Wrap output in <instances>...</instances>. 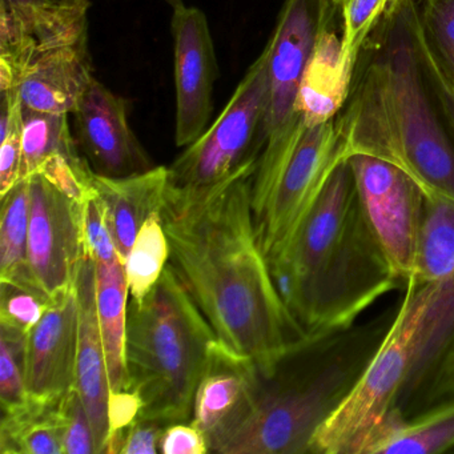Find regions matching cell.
<instances>
[{
  "mask_svg": "<svg viewBox=\"0 0 454 454\" xmlns=\"http://www.w3.org/2000/svg\"><path fill=\"white\" fill-rule=\"evenodd\" d=\"M27 270L50 297L75 286L87 254L84 204L60 192L43 175L30 177Z\"/></svg>",
  "mask_w": 454,
  "mask_h": 454,
  "instance_id": "cell-10",
  "label": "cell"
},
{
  "mask_svg": "<svg viewBox=\"0 0 454 454\" xmlns=\"http://www.w3.org/2000/svg\"><path fill=\"white\" fill-rule=\"evenodd\" d=\"M84 239L87 254L95 262H110L121 259L106 219L105 207L95 191L84 203Z\"/></svg>",
  "mask_w": 454,
  "mask_h": 454,
  "instance_id": "cell-34",
  "label": "cell"
},
{
  "mask_svg": "<svg viewBox=\"0 0 454 454\" xmlns=\"http://www.w3.org/2000/svg\"><path fill=\"white\" fill-rule=\"evenodd\" d=\"M30 179H20L2 196L0 216V280L35 284L27 270L30 224ZM39 288V286H38Z\"/></svg>",
  "mask_w": 454,
  "mask_h": 454,
  "instance_id": "cell-25",
  "label": "cell"
},
{
  "mask_svg": "<svg viewBox=\"0 0 454 454\" xmlns=\"http://www.w3.org/2000/svg\"><path fill=\"white\" fill-rule=\"evenodd\" d=\"M334 121L347 158L395 164L427 198L454 201V139L425 70L413 0L390 4L361 50Z\"/></svg>",
  "mask_w": 454,
  "mask_h": 454,
  "instance_id": "cell-2",
  "label": "cell"
},
{
  "mask_svg": "<svg viewBox=\"0 0 454 454\" xmlns=\"http://www.w3.org/2000/svg\"><path fill=\"white\" fill-rule=\"evenodd\" d=\"M419 35L427 78H429L433 91H434L435 99H437L438 106H440L441 113H442L443 119H445L446 124H448L449 129H450L451 137L454 139V86L446 78L445 74L442 73L440 66L435 63L429 50L425 46L424 41H422L421 31H419Z\"/></svg>",
  "mask_w": 454,
  "mask_h": 454,
  "instance_id": "cell-37",
  "label": "cell"
},
{
  "mask_svg": "<svg viewBox=\"0 0 454 454\" xmlns=\"http://www.w3.org/2000/svg\"><path fill=\"white\" fill-rule=\"evenodd\" d=\"M248 171L196 200L164 195L169 264L217 341L270 376L310 340L281 300L260 246Z\"/></svg>",
  "mask_w": 454,
  "mask_h": 454,
  "instance_id": "cell-1",
  "label": "cell"
},
{
  "mask_svg": "<svg viewBox=\"0 0 454 454\" xmlns=\"http://www.w3.org/2000/svg\"><path fill=\"white\" fill-rule=\"evenodd\" d=\"M167 427L159 422L137 419L124 429V443L121 454L160 453V440Z\"/></svg>",
  "mask_w": 454,
  "mask_h": 454,
  "instance_id": "cell-38",
  "label": "cell"
},
{
  "mask_svg": "<svg viewBox=\"0 0 454 454\" xmlns=\"http://www.w3.org/2000/svg\"><path fill=\"white\" fill-rule=\"evenodd\" d=\"M169 262V243L160 212H153L140 228L124 262L129 297L143 300L156 286Z\"/></svg>",
  "mask_w": 454,
  "mask_h": 454,
  "instance_id": "cell-27",
  "label": "cell"
},
{
  "mask_svg": "<svg viewBox=\"0 0 454 454\" xmlns=\"http://www.w3.org/2000/svg\"><path fill=\"white\" fill-rule=\"evenodd\" d=\"M260 372L249 358L217 341L209 347L193 403L192 422L207 442L227 429L246 408Z\"/></svg>",
  "mask_w": 454,
  "mask_h": 454,
  "instance_id": "cell-17",
  "label": "cell"
},
{
  "mask_svg": "<svg viewBox=\"0 0 454 454\" xmlns=\"http://www.w3.org/2000/svg\"><path fill=\"white\" fill-rule=\"evenodd\" d=\"M392 2H395V0H392Z\"/></svg>",
  "mask_w": 454,
  "mask_h": 454,
  "instance_id": "cell-42",
  "label": "cell"
},
{
  "mask_svg": "<svg viewBox=\"0 0 454 454\" xmlns=\"http://www.w3.org/2000/svg\"><path fill=\"white\" fill-rule=\"evenodd\" d=\"M454 451V393L413 416L395 411L369 454H440Z\"/></svg>",
  "mask_w": 454,
  "mask_h": 454,
  "instance_id": "cell-21",
  "label": "cell"
},
{
  "mask_svg": "<svg viewBox=\"0 0 454 454\" xmlns=\"http://www.w3.org/2000/svg\"><path fill=\"white\" fill-rule=\"evenodd\" d=\"M454 393V326L450 333L443 340L441 347L435 352L434 357L430 361L429 366L425 371L421 381L417 385L411 398L419 400L422 409L427 408L432 403L449 397Z\"/></svg>",
  "mask_w": 454,
  "mask_h": 454,
  "instance_id": "cell-32",
  "label": "cell"
},
{
  "mask_svg": "<svg viewBox=\"0 0 454 454\" xmlns=\"http://www.w3.org/2000/svg\"><path fill=\"white\" fill-rule=\"evenodd\" d=\"M453 453H454V451H453Z\"/></svg>",
  "mask_w": 454,
  "mask_h": 454,
  "instance_id": "cell-43",
  "label": "cell"
},
{
  "mask_svg": "<svg viewBox=\"0 0 454 454\" xmlns=\"http://www.w3.org/2000/svg\"><path fill=\"white\" fill-rule=\"evenodd\" d=\"M422 41L454 86V0H413Z\"/></svg>",
  "mask_w": 454,
  "mask_h": 454,
  "instance_id": "cell-28",
  "label": "cell"
},
{
  "mask_svg": "<svg viewBox=\"0 0 454 454\" xmlns=\"http://www.w3.org/2000/svg\"><path fill=\"white\" fill-rule=\"evenodd\" d=\"M166 2L172 7V10L180 9V7L185 6L184 0H166Z\"/></svg>",
  "mask_w": 454,
  "mask_h": 454,
  "instance_id": "cell-41",
  "label": "cell"
},
{
  "mask_svg": "<svg viewBox=\"0 0 454 454\" xmlns=\"http://www.w3.org/2000/svg\"><path fill=\"white\" fill-rule=\"evenodd\" d=\"M62 413L65 421V454L97 453L91 419L75 387L63 397Z\"/></svg>",
  "mask_w": 454,
  "mask_h": 454,
  "instance_id": "cell-33",
  "label": "cell"
},
{
  "mask_svg": "<svg viewBox=\"0 0 454 454\" xmlns=\"http://www.w3.org/2000/svg\"><path fill=\"white\" fill-rule=\"evenodd\" d=\"M90 0L43 4L0 2V92L14 90L39 58L89 43Z\"/></svg>",
  "mask_w": 454,
  "mask_h": 454,
  "instance_id": "cell-11",
  "label": "cell"
},
{
  "mask_svg": "<svg viewBox=\"0 0 454 454\" xmlns=\"http://www.w3.org/2000/svg\"><path fill=\"white\" fill-rule=\"evenodd\" d=\"M341 25L342 58L355 73L361 50L389 9L392 0H333Z\"/></svg>",
  "mask_w": 454,
  "mask_h": 454,
  "instance_id": "cell-29",
  "label": "cell"
},
{
  "mask_svg": "<svg viewBox=\"0 0 454 454\" xmlns=\"http://www.w3.org/2000/svg\"><path fill=\"white\" fill-rule=\"evenodd\" d=\"M268 108L270 52L265 46L216 121L168 167L167 198L196 200L254 171L267 142Z\"/></svg>",
  "mask_w": 454,
  "mask_h": 454,
  "instance_id": "cell-8",
  "label": "cell"
},
{
  "mask_svg": "<svg viewBox=\"0 0 454 454\" xmlns=\"http://www.w3.org/2000/svg\"><path fill=\"white\" fill-rule=\"evenodd\" d=\"M0 198L20 180L22 168V106L0 127Z\"/></svg>",
  "mask_w": 454,
  "mask_h": 454,
  "instance_id": "cell-35",
  "label": "cell"
},
{
  "mask_svg": "<svg viewBox=\"0 0 454 454\" xmlns=\"http://www.w3.org/2000/svg\"><path fill=\"white\" fill-rule=\"evenodd\" d=\"M75 289L79 312L75 387L91 419L97 454H105L110 434V376L98 316L97 262L89 254L82 260Z\"/></svg>",
  "mask_w": 454,
  "mask_h": 454,
  "instance_id": "cell-16",
  "label": "cell"
},
{
  "mask_svg": "<svg viewBox=\"0 0 454 454\" xmlns=\"http://www.w3.org/2000/svg\"><path fill=\"white\" fill-rule=\"evenodd\" d=\"M26 334L0 326V405L2 411L27 401Z\"/></svg>",
  "mask_w": 454,
  "mask_h": 454,
  "instance_id": "cell-31",
  "label": "cell"
},
{
  "mask_svg": "<svg viewBox=\"0 0 454 454\" xmlns=\"http://www.w3.org/2000/svg\"><path fill=\"white\" fill-rule=\"evenodd\" d=\"M216 340L171 264L143 300L127 309V387L142 401L140 419L191 422L196 389Z\"/></svg>",
  "mask_w": 454,
  "mask_h": 454,
  "instance_id": "cell-6",
  "label": "cell"
},
{
  "mask_svg": "<svg viewBox=\"0 0 454 454\" xmlns=\"http://www.w3.org/2000/svg\"><path fill=\"white\" fill-rule=\"evenodd\" d=\"M79 312L75 286L50 299L26 339L28 395L59 400L74 387L78 361Z\"/></svg>",
  "mask_w": 454,
  "mask_h": 454,
  "instance_id": "cell-15",
  "label": "cell"
},
{
  "mask_svg": "<svg viewBox=\"0 0 454 454\" xmlns=\"http://www.w3.org/2000/svg\"><path fill=\"white\" fill-rule=\"evenodd\" d=\"M140 411H142V401L134 390L127 387L121 392L111 393L110 403H108V424H110L108 437L134 424L139 419Z\"/></svg>",
  "mask_w": 454,
  "mask_h": 454,
  "instance_id": "cell-39",
  "label": "cell"
},
{
  "mask_svg": "<svg viewBox=\"0 0 454 454\" xmlns=\"http://www.w3.org/2000/svg\"><path fill=\"white\" fill-rule=\"evenodd\" d=\"M67 114L41 113L22 106L20 179L36 174L57 153H79Z\"/></svg>",
  "mask_w": 454,
  "mask_h": 454,
  "instance_id": "cell-26",
  "label": "cell"
},
{
  "mask_svg": "<svg viewBox=\"0 0 454 454\" xmlns=\"http://www.w3.org/2000/svg\"><path fill=\"white\" fill-rule=\"evenodd\" d=\"M268 264L286 309L309 339L352 328L401 284L364 216L348 159L329 177L288 251Z\"/></svg>",
  "mask_w": 454,
  "mask_h": 454,
  "instance_id": "cell-3",
  "label": "cell"
},
{
  "mask_svg": "<svg viewBox=\"0 0 454 454\" xmlns=\"http://www.w3.org/2000/svg\"><path fill=\"white\" fill-rule=\"evenodd\" d=\"M163 454H206L209 453L206 435L192 422L172 424L164 429L160 440Z\"/></svg>",
  "mask_w": 454,
  "mask_h": 454,
  "instance_id": "cell-36",
  "label": "cell"
},
{
  "mask_svg": "<svg viewBox=\"0 0 454 454\" xmlns=\"http://www.w3.org/2000/svg\"><path fill=\"white\" fill-rule=\"evenodd\" d=\"M62 400L31 397L2 411L0 453L65 454Z\"/></svg>",
  "mask_w": 454,
  "mask_h": 454,
  "instance_id": "cell-23",
  "label": "cell"
},
{
  "mask_svg": "<svg viewBox=\"0 0 454 454\" xmlns=\"http://www.w3.org/2000/svg\"><path fill=\"white\" fill-rule=\"evenodd\" d=\"M347 159L334 119L307 126L296 114L268 137L252 177V211L268 262L288 251L329 177Z\"/></svg>",
  "mask_w": 454,
  "mask_h": 454,
  "instance_id": "cell-7",
  "label": "cell"
},
{
  "mask_svg": "<svg viewBox=\"0 0 454 454\" xmlns=\"http://www.w3.org/2000/svg\"><path fill=\"white\" fill-rule=\"evenodd\" d=\"M333 0H284L270 52V108L267 139L296 115L294 103L305 66L324 27L333 22Z\"/></svg>",
  "mask_w": 454,
  "mask_h": 454,
  "instance_id": "cell-13",
  "label": "cell"
},
{
  "mask_svg": "<svg viewBox=\"0 0 454 454\" xmlns=\"http://www.w3.org/2000/svg\"><path fill=\"white\" fill-rule=\"evenodd\" d=\"M366 223L401 283L416 273L424 191L395 164L368 155L348 158Z\"/></svg>",
  "mask_w": 454,
  "mask_h": 454,
  "instance_id": "cell-9",
  "label": "cell"
},
{
  "mask_svg": "<svg viewBox=\"0 0 454 454\" xmlns=\"http://www.w3.org/2000/svg\"><path fill=\"white\" fill-rule=\"evenodd\" d=\"M9 4H43L54 2V0H0Z\"/></svg>",
  "mask_w": 454,
  "mask_h": 454,
  "instance_id": "cell-40",
  "label": "cell"
},
{
  "mask_svg": "<svg viewBox=\"0 0 454 454\" xmlns=\"http://www.w3.org/2000/svg\"><path fill=\"white\" fill-rule=\"evenodd\" d=\"M171 34L176 87L175 143L185 148L211 126L219 65L208 20L198 7L174 10Z\"/></svg>",
  "mask_w": 454,
  "mask_h": 454,
  "instance_id": "cell-12",
  "label": "cell"
},
{
  "mask_svg": "<svg viewBox=\"0 0 454 454\" xmlns=\"http://www.w3.org/2000/svg\"><path fill=\"white\" fill-rule=\"evenodd\" d=\"M167 184L168 167L164 166L126 177L94 174L92 187L105 207L106 219L123 264L145 220L153 212H160Z\"/></svg>",
  "mask_w": 454,
  "mask_h": 454,
  "instance_id": "cell-19",
  "label": "cell"
},
{
  "mask_svg": "<svg viewBox=\"0 0 454 454\" xmlns=\"http://www.w3.org/2000/svg\"><path fill=\"white\" fill-rule=\"evenodd\" d=\"M51 297L33 284L0 280V326L27 336L41 321Z\"/></svg>",
  "mask_w": 454,
  "mask_h": 454,
  "instance_id": "cell-30",
  "label": "cell"
},
{
  "mask_svg": "<svg viewBox=\"0 0 454 454\" xmlns=\"http://www.w3.org/2000/svg\"><path fill=\"white\" fill-rule=\"evenodd\" d=\"M129 106V100L94 78L71 114L79 151L100 176H132L156 167L132 131Z\"/></svg>",
  "mask_w": 454,
  "mask_h": 454,
  "instance_id": "cell-14",
  "label": "cell"
},
{
  "mask_svg": "<svg viewBox=\"0 0 454 454\" xmlns=\"http://www.w3.org/2000/svg\"><path fill=\"white\" fill-rule=\"evenodd\" d=\"M97 262V304L111 393L127 389L126 333L129 291L121 259Z\"/></svg>",
  "mask_w": 454,
  "mask_h": 454,
  "instance_id": "cell-22",
  "label": "cell"
},
{
  "mask_svg": "<svg viewBox=\"0 0 454 454\" xmlns=\"http://www.w3.org/2000/svg\"><path fill=\"white\" fill-rule=\"evenodd\" d=\"M94 78L89 43L76 44L39 58L15 90L23 107L71 115Z\"/></svg>",
  "mask_w": 454,
  "mask_h": 454,
  "instance_id": "cell-18",
  "label": "cell"
},
{
  "mask_svg": "<svg viewBox=\"0 0 454 454\" xmlns=\"http://www.w3.org/2000/svg\"><path fill=\"white\" fill-rule=\"evenodd\" d=\"M395 313L310 339L259 381L240 416L209 441L220 454H309L384 339Z\"/></svg>",
  "mask_w": 454,
  "mask_h": 454,
  "instance_id": "cell-4",
  "label": "cell"
},
{
  "mask_svg": "<svg viewBox=\"0 0 454 454\" xmlns=\"http://www.w3.org/2000/svg\"><path fill=\"white\" fill-rule=\"evenodd\" d=\"M454 325V280L411 278L365 371L316 433L309 454H369L435 345Z\"/></svg>",
  "mask_w": 454,
  "mask_h": 454,
  "instance_id": "cell-5",
  "label": "cell"
},
{
  "mask_svg": "<svg viewBox=\"0 0 454 454\" xmlns=\"http://www.w3.org/2000/svg\"><path fill=\"white\" fill-rule=\"evenodd\" d=\"M353 71L342 58L334 20L318 35L297 91L294 113L307 126L333 121L349 98Z\"/></svg>",
  "mask_w": 454,
  "mask_h": 454,
  "instance_id": "cell-20",
  "label": "cell"
},
{
  "mask_svg": "<svg viewBox=\"0 0 454 454\" xmlns=\"http://www.w3.org/2000/svg\"><path fill=\"white\" fill-rule=\"evenodd\" d=\"M411 278L422 283L454 280V201L427 198Z\"/></svg>",
  "mask_w": 454,
  "mask_h": 454,
  "instance_id": "cell-24",
  "label": "cell"
}]
</instances>
